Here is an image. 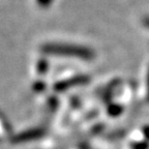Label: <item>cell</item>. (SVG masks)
Instances as JSON below:
<instances>
[{"label": "cell", "mask_w": 149, "mask_h": 149, "mask_svg": "<svg viewBox=\"0 0 149 149\" xmlns=\"http://www.w3.org/2000/svg\"><path fill=\"white\" fill-rule=\"evenodd\" d=\"M49 52L62 54V55L77 56V57H80L81 59H86V60H91L94 57V53L91 50L77 46H63V45L49 46Z\"/></svg>", "instance_id": "1"}, {"label": "cell", "mask_w": 149, "mask_h": 149, "mask_svg": "<svg viewBox=\"0 0 149 149\" xmlns=\"http://www.w3.org/2000/svg\"><path fill=\"white\" fill-rule=\"evenodd\" d=\"M89 81V78L86 77V76H79V77L72 78V79L68 80L66 82H63V83H60L57 86V88L59 89H65L68 88L70 86H74V85H80V84H86L87 82Z\"/></svg>", "instance_id": "2"}, {"label": "cell", "mask_w": 149, "mask_h": 149, "mask_svg": "<svg viewBox=\"0 0 149 149\" xmlns=\"http://www.w3.org/2000/svg\"><path fill=\"white\" fill-rule=\"evenodd\" d=\"M123 112V108L119 105H110L108 107V113L110 116L112 117H117Z\"/></svg>", "instance_id": "3"}, {"label": "cell", "mask_w": 149, "mask_h": 149, "mask_svg": "<svg viewBox=\"0 0 149 149\" xmlns=\"http://www.w3.org/2000/svg\"><path fill=\"white\" fill-rule=\"evenodd\" d=\"M132 147H133V149H148L149 144L148 142H137L134 143Z\"/></svg>", "instance_id": "4"}, {"label": "cell", "mask_w": 149, "mask_h": 149, "mask_svg": "<svg viewBox=\"0 0 149 149\" xmlns=\"http://www.w3.org/2000/svg\"><path fill=\"white\" fill-rule=\"evenodd\" d=\"M143 134H144L147 141H149V126H145V127L143 128Z\"/></svg>", "instance_id": "5"}, {"label": "cell", "mask_w": 149, "mask_h": 149, "mask_svg": "<svg viewBox=\"0 0 149 149\" xmlns=\"http://www.w3.org/2000/svg\"><path fill=\"white\" fill-rule=\"evenodd\" d=\"M147 100L149 102V70H148V76H147Z\"/></svg>", "instance_id": "6"}, {"label": "cell", "mask_w": 149, "mask_h": 149, "mask_svg": "<svg viewBox=\"0 0 149 149\" xmlns=\"http://www.w3.org/2000/svg\"><path fill=\"white\" fill-rule=\"evenodd\" d=\"M143 23H144V25L146 26V27L149 28V17H147V18H145L144 20H143Z\"/></svg>", "instance_id": "7"}]
</instances>
